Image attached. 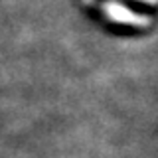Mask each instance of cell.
I'll return each mask as SVG.
<instances>
[{
	"label": "cell",
	"mask_w": 158,
	"mask_h": 158,
	"mask_svg": "<svg viewBox=\"0 0 158 158\" xmlns=\"http://www.w3.org/2000/svg\"><path fill=\"white\" fill-rule=\"evenodd\" d=\"M103 12L107 14L109 20L118 22V24H127V26H146L148 24V18L138 16V14L131 12L128 8L121 6L117 2H105L103 4Z\"/></svg>",
	"instance_id": "1"
}]
</instances>
